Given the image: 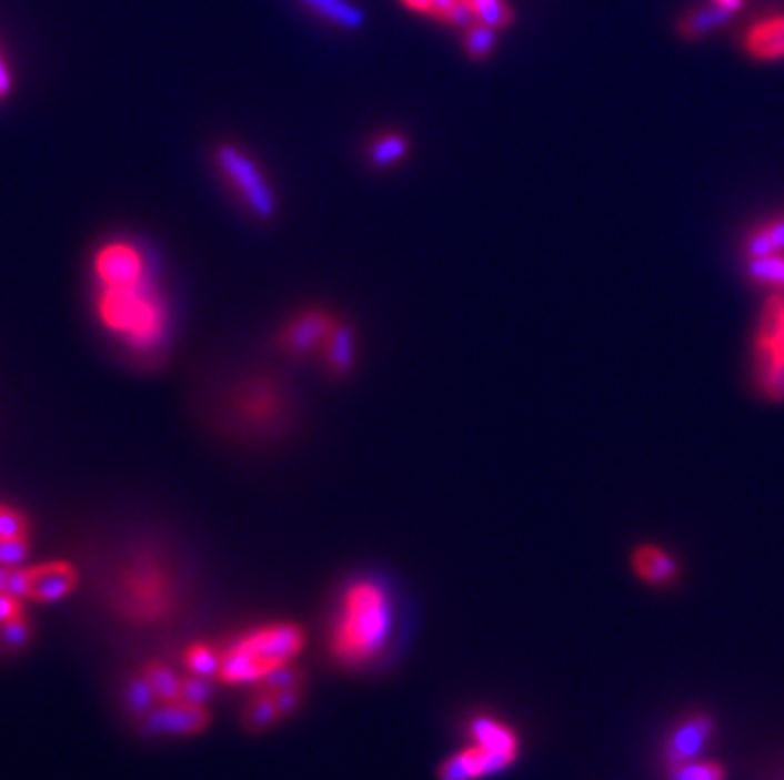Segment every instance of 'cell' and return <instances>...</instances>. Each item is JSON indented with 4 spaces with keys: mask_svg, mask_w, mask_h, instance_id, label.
Here are the masks:
<instances>
[{
    "mask_svg": "<svg viewBox=\"0 0 784 780\" xmlns=\"http://www.w3.org/2000/svg\"><path fill=\"white\" fill-rule=\"evenodd\" d=\"M26 616V600L13 596L11 590H0V626Z\"/></svg>",
    "mask_w": 784,
    "mask_h": 780,
    "instance_id": "33",
    "label": "cell"
},
{
    "mask_svg": "<svg viewBox=\"0 0 784 780\" xmlns=\"http://www.w3.org/2000/svg\"><path fill=\"white\" fill-rule=\"evenodd\" d=\"M711 6H716V8H721V11H726V13L734 16L738 8L744 6V0H711Z\"/></svg>",
    "mask_w": 784,
    "mask_h": 780,
    "instance_id": "36",
    "label": "cell"
},
{
    "mask_svg": "<svg viewBox=\"0 0 784 780\" xmlns=\"http://www.w3.org/2000/svg\"><path fill=\"white\" fill-rule=\"evenodd\" d=\"M391 600L373 580H355L343 590L331 629V654L338 665L359 669L386 649L391 634Z\"/></svg>",
    "mask_w": 784,
    "mask_h": 780,
    "instance_id": "1",
    "label": "cell"
},
{
    "mask_svg": "<svg viewBox=\"0 0 784 780\" xmlns=\"http://www.w3.org/2000/svg\"><path fill=\"white\" fill-rule=\"evenodd\" d=\"M756 378L764 396L784 401V297L774 294L756 333Z\"/></svg>",
    "mask_w": 784,
    "mask_h": 780,
    "instance_id": "6",
    "label": "cell"
},
{
    "mask_svg": "<svg viewBox=\"0 0 784 780\" xmlns=\"http://www.w3.org/2000/svg\"><path fill=\"white\" fill-rule=\"evenodd\" d=\"M77 570L71 563L51 560L41 565H18L8 576V590L31 604H57L77 588Z\"/></svg>",
    "mask_w": 784,
    "mask_h": 780,
    "instance_id": "7",
    "label": "cell"
},
{
    "mask_svg": "<svg viewBox=\"0 0 784 780\" xmlns=\"http://www.w3.org/2000/svg\"><path fill=\"white\" fill-rule=\"evenodd\" d=\"M29 530H31L29 517H26L21 509L0 505V540H6V537L29 535Z\"/></svg>",
    "mask_w": 784,
    "mask_h": 780,
    "instance_id": "31",
    "label": "cell"
},
{
    "mask_svg": "<svg viewBox=\"0 0 784 780\" xmlns=\"http://www.w3.org/2000/svg\"><path fill=\"white\" fill-rule=\"evenodd\" d=\"M163 568L155 565H135L124 576L120 590V608L124 616L135 618L142 624H155L171 614L173 608V588Z\"/></svg>",
    "mask_w": 784,
    "mask_h": 780,
    "instance_id": "5",
    "label": "cell"
},
{
    "mask_svg": "<svg viewBox=\"0 0 784 780\" xmlns=\"http://www.w3.org/2000/svg\"><path fill=\"white\" fill-rule=\"evenodd\" d=\"M302 647H305V631L298 624L274 621L257 626L221 647L217 679L227 687L260 685L274 671L295 665Z\"/></svg>",
    "mask_w": 784,
    "mask_h": 780,
    "instance_id": "2",
    "label": "cell"
},
{
    "mask_svg": "<svg viewBox=\"0 0 784 780\" xmlns=\"http://www.w3.org/2000/svg\"><path fill=\"white\" fill-rule=\"evenodd\" d=\"M511 766L501 756L488 750L480 742H470L468 748L454 752L440 768V780H480L495 773H503Z\"/></svg>",
    "mask_w": 784,
    "mask_h": 780,
    "instance_id": "12",
    "label": "cell"
},
{
    "mask_svg": "<svg viewBox=\"0 0 784 780\" xmlns=\"http://www.w3.org/2000/svg\"><path fill=\"white\" fill-rule=\"evenodd\" d=\"M401 6H406L409 11H414V13H424V16H430L432 11V6H434V0H399Z\"/></svg>",
    "mask_w": 784,
    "mask_h": 780,
    "instance_id": "35",
    "label": "cell"
},
{
    "mask_svg": "<svg viewBox=\"0 0 784 780\" xmlns=\"http://www.w3.org/2000/svg\"><path fill=\"white\" fill-rule=\"evenodd\" d=\"M219 661H221V647H213V644H207V641H195L183 651V667L189 675H195V677L217 679Z\"/></svg>",
    "mask_w": 784,
    "mask_h": 780,
    "instance_id": "20",
    "label": "cell"
},
{
    "mask_svg": "<svg viewBox=\"0 0 784 780\" xmlns=\"http://www.w3.org/2000/svg\"><path fill=\"white\" fill-rule=\"evenodd\" d=\"M29 535L6 537V540H0V568H18V565H23V560L29 558Z\"/></svg>",
    "mask_w": 784,
    "mask_h": 780,
    "instance_id": "30",
    "label": "cell"
},
{
    "mask_svg": "<svg viewBox=\"0 0 784 780\" xmlns=\"http://www.w3.org/2000/svg\"><path fill=\"white\" fill-rule=\"evenodd\" d=\"M158 702V697L153 692V687H150V681L145 679V675L132 677L128 685V707L130 712H135L140 717H145L150 710H153Z\"/></svg>",
    "mask_w": 784,
    "mask_h": 780,
    "instance_id": "28",
    "label": "cell"
},
{
    "mask_svg": "<svg viewBox=\"0 0 784 780\" xmlns=\"http://www.w3.org/2000/svg\"><path fill=\"white\" fill-rule=\"evenodd\" d=\"M632 570L635 576L645 583V586L653 588H667L673 586L675 578L681 576V565L673 558L671 553L661 545H640V548L632 553Z\"/></svg>",
    "mask_w": 784,
    "mask_h": 780,
    "instance_id": "14",
    "label": "cell"
},
{
    "mask_svg": "<svg viewBox=\"0 0 784 780\" xmlns=\"http://www.w3.org/2000/svg\"><path fill=\"white\" fill-rule=\"evenodd\" d=\"M495 49V29L485 23H470L465 29V51L470 59H488L490 51Z\"/></svg>",
    "mask_w": 784,
    "mask_h": 780,
    "instance_id": "26",
    "label": "cell"
},
{
    "mask_svg": "<svg viewBox=\"0 0 784 780\" xmlns=\"http://www.w3.org/2000/svg\"><path fill=\"white\" fill-rule=\"evenodd\" d=\"M468 735L472 742H480V746L493 750L495 756H501L507 766H513L521 756V738L515 735V730L490 715L472 717L468 722Z\"/></svg>",
    "mask_w": 784,
    "mask_h": 780,
    "instance_id": "13",
    "label": "cell"
},
{
    "mask_svg": "<svg viewBox=\"0 0 784 780\" xmlns=\"http://www.w3.org/2000/svg\"><path fill=\"white\" fill-rule=\"evenodd\" d=\"M671 780H726V768L716 760H688V763L667 768Z\"/></svg>",
    "mask_w": 784,
    "mask_h": 780,
    "instance_id": "22",
    "label": "cell"
},
{
    "mask_svg": "<svg viewBox=\"0 0 784 780\" xmlns=\"http://www.w3.org/2000/svg\"><path fill=\"white\" fill-rule=\"evenodd\" d=\"M468 3H470V0H468Z\"/></svg>",
    "mask_w": 784,
    "mask_h": 780,
    "instance_id": "38",
    "label": "cell"
},
{
    "mask_svg": "<svg viewBox=\"0 0 784 780\" xmlns=\"http://www.w3.org/2000/svg\"><path fill=\"white\" fill-rule=\"evenodd\" d=\"M13 89V74H11V69H8L6 64V59H3V53H0V100L3 97H8V92Z\"/></svg>",
    "mask_w": 784,
    "mask_h": 780,
    "instance_id": "34",
    "label": "cell"
},
{
    "mask_svg": "<svg viewBox=\"0 0 784 780\" xmlns=\"http://www.w3.org/2000/svg\"><path fill=\"white\" fill-rule=\"evenodd\" d=\"M145 730L173 732V735H195L209 728L211 715L207 705L191 702H160L145 717Z\"/></svg>",
    "mask_w": 784,
    "mask_h": 780,
    "instance_id": "11",
    "label": "cell"
},
{
    "mask_svg": "<svg viewBox=\"0 0 784 780\" xmlns=\"http://www.w3.org/2000/svg\"><path fill=\"white\" fill-rule=\"evenodd\" d=\"M33 636V626L29 616L16 618V621L0 626V651H21L29 647Z\"/></svg>",
    "mask_w": 784,
    "mask_h": 780,
    "instance_id": "27",
    "label": "cell"
},
{
    "mask_svg": "<svg viewBox=\"0 0 784 780\" xmlns=\"http://www.w3.org/2000/svg\"><path fill=\"white\" fill-rule=\"evenodd\" d=\"M282 710L278 705V699L272 697V692H267L262 687H254L252 695H249V702L244 707L242 722L249 732H264L274 728L282 720Z\"/></svg>",
    "mask_w": 784,
    "mask_h": 780,
    "instance_id": "17",
    "label": "cell"
},
{
    "mask_svg": "<svg viewBox=\"0 0 784 780\" xmlns=\"http://www.w3.org/2000/svg\"><path fill=\"white\" fill-rule=\"evenodd\" d=\"M142 675L150 681L153 692L158 697V702H181V687H183V675H178L173 667H168L165 661H148Z\"/></svg>",
    "mask_w": 784,
    "mask_h": 780,
    "instance_id": "19",
    "label": "cell"
},
{
    "mask_svg": "<svg viewBox=\"0 0 784 780\" xmlns=\"http://www.w3.org/2000/svg\"><path fill=\"white\" fill-rule=\"evenodd\" d=\"M213 163H217L231 193L244 203V209L252 216L260 221L274 219V213H278V195H274L257 160L249 158L242 148L231 145V142H221L213 150Z\"/></svg>",
    "mask_w": 784,
    "mask_h": 780,
    "instance_id": "4",
    "label": "cell"
},
{
    "mask_svg": "<svg viewBox=\"0 0 784 780\" xmlns=\"http://www.w3.org/2000/svg\"><path fill=\"white\" fill-rule=\"evenodd\" d=\"M323 350H325V363L331 367V373L349 375L355 363V337L351 325H338L335 322L333 333L328 337Z\"/></svg>",
    "mask_w": 784,
    "mask_h": 780,
    "instance_id": "18",
    "label": "cell"
},
{
    "mask_svg": "<svg viewBox=\"0 0 784 780\" xmlns=\"http://www.w3.org/2000/svg\"><path fill=\"white\" fill-rule=\"evenodd\" d=\"M335 327V320L323 310H308L298 315L288 327L282 330L280 343L292 355H310L315 350H323L328 337Z\"/></svg>",
    "mask_w": 784,
    "mask_h": 780,
    "instance_id": "10",
    "label": "cell"
},
{
    "mask_svg": "<svg viewBox=\"0 0 784 780\" xmlns=\"http://www.w3.org/2000/svg\"><path fill=\"white\" fill-rule=\"evenodd\" d=\"M308 11H313L318 18H323L335 29L359 31L366 23V13L361 11L353 0H300Z\"/></svg>",
    "mask_w": 784,
    "mask_h": 780,
    "instance_id": "16",
    "label": "cell"
},
{
    "mask_svg": "<svg viewBox=\"0 0 784 780\" xmlns=\"http://www.w3.org/2000/svg\"><path fill=\"white\" fill-rule=\"evenodd\" d=\"M750 272L756 282L784 286V256L782 254L754 256Z\"/></svg>",
    "mask_w": 784,
    "mask_h": 780,
    "instance_id": "29",
    "label": "cell"
},
{
    "mask_svg": "<svg viewBox=\"0 0 784 780\" xmlns=\"http://www.w3.org/2000/svg\"><path fill=\"white\" fill-rule=\"evenodd\" d=\"M94 274L102 286H130L145 282V259L128 241H112L94 256Z\"/></svg>",
    "mask_w": 784,
    "mask_h": 780,
    "instance_id": "8",
    "label": "cell"
},
{
    "mask_svg": "<svg viewBox=\"0 0 784 780\" xmlns=\"http://www.w3.org/2000/svg\"><path fill=\"white\" fill-rule=\"evenodd\" d=\"M8 576H11V568H0V590H8Z\"/></svg>",
    "mask_w": 784,
    "mask_h": 780,
    "instance_id": "37",
    "label": "cell"
},
{
    "mask_svg": "<svg viewBox=\"0 0 784 780\" xmlns=\"http://www.w3.org/2000/svg\"><path fill=\"white\" fill-rule=\"evenodd\" d=\"M714 720H711L708 715H691L681 720L675 728L671 730L665 740V766H681L688 763V760H696L703 756V750L708 748L711 738H714Z\"/></svg>",
    "mask_w": 784,
    "mask_h": 780,
    "instance_id": "9",
    "label": "cell"
},
{
    "mask_svg": "<svg viewBox=\"0 0 784 780\" xmlns=\"http://www.w3.org/2000/svg\"><path fill=\"white\" fill-rule=\"evenodd\" d=\"M728 18H732V13L721 11V8H716V6L696 8V11H691L688 16L683 18L681 29L685 36H688V39H696V36L708 33L711 29H714V26L728 21Z\"/></svg>",
    "mask_w": 784,
    "mask_h": 780,
    "instance_id": "24",
    "label": "cell"
},
{
    "mask_svg": "<svg viewBox=\"0 0 784 780\" xmlns=\"http://www.w3.org/2000/svg\"><path fill=\"white\" fill-rule=\"evenodd\" d=\"M750 254L754 256H770V254H780L784 249V216L770 221L767 226H762L760 231L754 233L750 239Z\"/></svg>",
    "mask_w": 784,
    "mask_h": 780,
    "instance_id": "23",
    "label": "cell"
},
{
    "mask_svg": "<svg viewBox=\"0 0 784 780\" xmlns=\"http://www.w3.org/2000/svg\"><path fill=\"white\" fill-rule=\"evenodd\" d=\"M209 697H211V679L195 677V675H183V687H181L183 702L207 705Z\"/></svg>",
    "mask_w": 784,
    "mask_h": 780,
    "instance_id": "32",
    "label": "cell"
},
{
    "mask_svg": "<svg viewBox=\"0 0 784 780\" xmlns=\"http://www.w3.org/2000/svg\"><path fill=\"white\" fill-rule=\"evenodd\" d=\"M97 312L107 330L122 335L138 353L155 350L165 333L163 304L145 282L130 286H102Z\"/></svg>",
    "mask_w": 784,
    "mask_h": 780,
    "instance_id": "3",
    "label": "cell"
},
{
    "mask_svg": "<svg viewBox=\"0 0 784 780\" xmlns=\"http://www.w3.org/2000/svg\"><path fill=\"white\" fill-rule=\"evenodd\" d=\"M470 8L478 23L493 26V29H503V26L513 23V11L505 0H470Z\"/></svg>",
    "mask_w": 784,
    "mask_h": 780,
    "instance_id": "25",
    "label": "cell"
},
{
    "mask_svg": "<svg viewBox=\"0 0 784 780\" xmlns=\"http://www.w3.org/2000/svg\"><path fill=\"white\" fill-rule=\"evenodd\" d=\"M744 49L756 61L784 59V13L764 16L752 29H746Z\"/></svg>",
    "mask_w": 784,
    "mask_h": 780,
    "instance_id": "15",
    "label": "cell"
},
{
    "mask_svg": "<svg viewBox=\"0 0 784 780\" xmlns=\"http://www.w3.org/2000/svg\"><path fill=\"white\" fill-rule=\"evenodd\" d=\"M409 155V140L399 132L379 134L369 148V160L376 168H391Z\"/></svg>",
    "mask_w": 784,
    "mask_h": 780,
    "instance_id": "21",
    "label": "cell"
}]
</instances>
